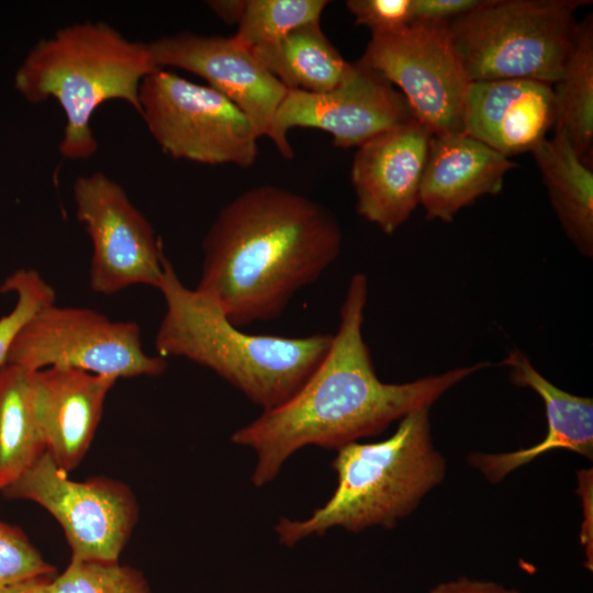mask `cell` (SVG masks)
<instances>
[{"label":"cell","instance_id":"obj_1","mask_svg":"<svg viewBox=\"0 0 593 593\" xmlns=\"http://www.w3.org/2000/svg\"><path fill=\"white\" fill-rule=\"evenodd\" d=\"M368 278L355 273L339 311L337 332L321 363L283 404L232 435V441L257 456L251 481L271 482L283 463L306 446L338 449L381 434L394 421L430 406L449 389L490 366L477 362L405 383H385L374 370L362 325Z\"/></svg>","mask_w":593,"mask_h":593},{"label":"cell","instance_id":"obj_2","mask_svg":"<svg viewBox=\"0 0 593 593\" xmlns=\"http://www.w3.org/2000/svg\"><path fill=\"white\" fill-rule=\"evenodd\" d=\"M342 244L340 225L324 205L281 187H253L205 233L194 289L237 327L272 321L335 261Z\"/></svg>","mask_w":593,"mask_h":593},{"label":"cell","instance_id":"obj_3","mask_svg":"<svg viewBox=\"0 0 593 593\" xmlns=\"http://www.w3.org/2000/svg\"><path fill=\"white\" fill-rule=\"evenodd\" d=\"M157 289L166 304L155 336L157 355L212 370L262 411L294 395L332 344L333 334L284 337L242 331L212 300L188 288L167 258Z\"/></svg>","mask_w":593,"mask_h":593},{"label":"cell","instance_id":"obj_4","mask_svg":"<svg viewBox=\"0 0 593 593\" xmlns=\"http://www.w3.org/2000/svg\"><path fill=\"white\" fill-rule=\"evenodd\" d=\"M158 69L148 43L132 41L102 21L66 25L38 40L13 77L16 92L31 104L56 100L66 123L58 145L70 160L97 153L91 127L96 110L122 100L139 113V87Z\"/></svg>","mask_w":593,"mask_h":593},{"label":"cell","instance_id":"obj_5","mask_svg":"<svg viewBox=\"0 0 593 593\" xmlns=\"http://www.w3.org/2000/svg\"><path fill=\"white\" fill-rule=\"evenodd\" d=\"M429 410L401 418L384 440L338 448L332 463L334 493L305 519L281 518L275 527L279 541L293 546L335 527L354 533L390 528L414 512L446 475V460L433 443Z\"/></svg>","mask_w":593,"mask_h":593},{"label":"cell","instance_id":"obj_6","mask_svg":"<svg viewBox=\"0 0 593 593\" xmlns=\"http://www.w3.org/2000/svg\"><path fill=\"white\" fill-rule=\"evenodd\" d=\"M589 0H482L449 23L470 81L532 79L551 86L573 49L574 12Z\"/></svg>","mask_w":593,"mask_h":593},{"label":"cell","instance_id":"obj_7","mask_svg":"<svg viewBox=\"0 0 593 593\" xmlns=\"http://www.w3.org/2000/svg\"><path fill=\"white\" fill-rule=\"evenodd\" d=\"M138 99L149 134L170 157L240 168L255 164L259 136L253 124L211 87L158 68L142 81Z\"/></svg>","mask_w":593,"mask_h":593},{"label":"cell","instance_id":"obj_8","mask_svg":"<svg viewBox=\"0 0 593 593\" xmlns=\"http://www.w3.org/2000/svg\"><path fill=\"white\" fill-rule=\"evenodd\" d=\"M5 363L33 371L72 368L116 380L157 377L167 368L166 358L144 351L137 323L55 303L38 310L22 326Z\"/></svg>","mask_w":593,"mask_h":593},{"label":"cell","instance_id":"obj_9","mask_svg":"<svg viewBox=\"0 0 593 593\" xmlns=\"http://www.w3.org/2000/svg\"><path fill=\"white\" fill-rule=\"evenodd\" d=\"M2 494L32 501L53 515L70 547V560L119 561L138 516L126 484L105 477L71 480L46 451Z\"/></svg>","mask_w":593,"mask_h":593},{"label":"cell","instance_id":"obj_10","mask_svg":"<svg viewBox=\"0 0 593 593\" xmlns=\"http://www.w3.org/2000/svg\"><path fill=\"white\" fill-rule=\"evenodd\" d=\"M401 89L413 116L433 136L463 133L470 80L452 43L449 24L413 22L385 36H371L358 60Z\"/></svg>","mask_w":593,"mask_h":593},{"label":"cell","instance_id":"obj_11","mask_svg":"<svg viewBox=\"0 0 593 593\" xmlns=\"http://www.w3.org/2000/svg\"><path fill=\"white\" fill-rule=\"evenodd\" d=\"M77 220L88 233L92 291L111 295L134 284L158 288L166 257L160 239L123 187L103 171L72 183Z\"/></svg>","mask_w":593,"mask_h":593},{"label":"cell","instance_id":"obj_12","mask_svg":"<svg viewBox=\"0 0 593 593\" xmlns=\"http://www.w3.org/2000/svg\"><path fill=\"white\" fill-rule=\"evenodd\" d=\"M413 118L403 94L381 74L357 61L328 91L288 90L266 136L290 159L293 149L287 135L291 128L325 131L334 146L350 148Z\"/></svg>","mask_w":593,"mask_h":593},{"label":"cell","instance_id":"obj_13","mask_svg":"<svg viewBox=\"0 0 593 593\" xmlns=\"http://www.w3.org/2000/svg\"><path fill=\"white\" fill-rule=\"evenodd\" d=\"M158 68H180L203 78L266 136L288 89L270 74L254 51L233 36L182 31L148 43Z\"/></svg>","mask_w":593,"mask_h":593},{"label":"cell","instance_id":"obj_14","mask_svg":"<svg viewBox=\"0 0 593 593\" xmlns=\"http://www.w3.org/2000/svg\"><path fill=\"white\" fill-rule=\"evenodd\" d=\"M432 137L413 118L358 147L350 170L356 210L384 234L394 233L419 204Z\"/></svg>","mask_w":593,"mask_h":593},{"label":"cell","instance_id":"obj_15","mask_svg":"<svg viewBox=\"0 0 593 593\" xmlns=\"http://www.w3.org/2000/svg\"><path fill=\"white\" fill-rule=\"evenodd\" d=\"M552 86L532 79L471 81L463 133L510 158L533 152L553 130Z\"/></svg>","mask_w":593,"mask_h":593},{"label":"cell","instance_id":"obj_16","mask_svg":"<svg viewBox=\"0 0 593 593\" xmlns=\"http://www.w3.org/2000/svg\"><path fill=\"white\" fill-rule=\"evenodd\" d=\"M115 382V378L72 368L36 371V414L46 452L66 472L87 454Z\"/></svg>","mask_w":593,"mask_h":593},{"label":"cell","instance_id":"obj_17","mask_svg":"<svg viewBox=\"0 0 593 593\" xmlns=\"http://www.w3.org/2000/svg\"><path fill=\"white\" fill-rule=\"evenodd\" d=\"M513 383L534 390L542 399L547 417V434L536 445L503 454L477 452L469 456L491 483L503 480L515 469L551 450L566 449L592 459L593 401L568 393L541 376L519 349H512L502 361Z\"/></svg>","mask_w":593,"mask_h":593},{"label":"cell","instance_id":"obj_18","mask_svg":"<svg viewBox=\"0 0 593 593\" xmlns=\"http://www.w3.org/2000/svg\"><path fill=\"white\" fill-rule=\"evenodd\" d=\"M514 167L510 158L466 133L433 136L419 204L428 220L451 222L480 197L500 193Z\"/></svg>","mask_w":593,"mask_h":593},{"label":"cell","instance_id":"obj_19","mask_svg":"<svg viewBox=\"0 0 593 593\" xmlns=\"http://www.w3.org/2000/svg\"><path fill=\"white\" fill-rule=\"evenodd\" d=\"M549 201L570 242L586 258L593 256V170L563 134L553 133L532 152Z\"/></svg>","mask_w":593,"mask_h":593},{"label":"cell","instance_id":"obj_20","mask_svg":"<svg viewBox=\"0 0 593 593\" xmlns=\"http://www.w3.org/2000/svg\"><path fill=\"white\" fill-rule=\"evenodd\" d=\"M36 371L0 368V491L20 479L46 451L36 414Z\"/></svg>","mask_w":593,"mask_h":593},{"label":"cell","instance_id":"obj_21","mask_svg":"<svg viewBox=\"0 0 593 593\" xmlns=\"http://www.w3.org/2000/svg\"><path fill=\"white\" fill-rule=\"evenodd\" d=\"M254 52L288 90L328 91L342 81L351 66L329 42L320 22L299 26L276 43Z\"/></svg>","mask_w":593,"mask_h":593},{"label":"cell","instance_id":"obj_22","mask_svg":"<svg viewBox=\"0 0 593 593\" xmlns=\"http://www.w3.org/2000/svg\"><path fill=\"white\" fill-rule=\"evenodd\" d=\"M556 120L553 133H561L580 159L593 163V19L578 24L573 49L559 79L552 85Z\"/></svg>","mask_w":593,"mask_h":593},{"label":"cell","instance_id":"obj_23","mask_svg":"<svg viewBox=\"0 0 593 593\" xmlns=\"http://www.w3.org/2000/svg\"><path fill=\"white\" fill-rule=\"evenodd\" d=\"M326 0H247L233 36L254 51L276 43L294 29L320 22Z\"/></svg>","mask_w":593,"mask_h":593},{"label":"cell","instance_id":"obj_24","mask_svg":"<svg viewBox=\"0 0 593 593\" xmlns=\"http://www.w3.org/2000/svg\"><path fill=\"white\" fill-rule=\"evenodd\" d=\"M51 593H153L138 570L119 561L70 560L49 582Z\"/></svg>","mask_w":593,"mask_h":593},{"label":"cell","instance_id":"obj_25","mask_svg":"<svg viewBox=\"0 0 593 593\" xmlns=\"http://www.w3.org/2000/svg\"><path fill=\"white\" fill-rule=\"evenodd\" d=\"M0 292L16 295L14 307L0 317V368L5 365L10 347L22 326L41 309L54 304L56 293L34 269H19L0 286Z\"/></svg>","mask_w":593,"mask_h":593},{"label":"cell","instance_id":"obj_26","mask_svg":"<svg viewBox=\"0 0 593 593\" xmlns=\"http://www.w3.org/2000/svg\"><path fill=\"white\" fill-rule=\"evenodd\" d=\"M55 571L20 527L0 521V585Z\"/></svg>","mask_w":593,"mask_h":593},{"label":"cell","instance_id":"obj_27","mask_svg":"<svg viewBox=\"0 0 593 593\" xmlns=\"http://www.w3.org/2000/svg\"><path fill=\"white\" fill-rule=\"evenodd\" d=\"M346 8L371 36L391 35L412 23V0H348Z\"/></svg>","mask_w":593,"mask_h":593},{"label":"cell","instance_id":"obj_28","mask_svg":"<svg viewBox=\"0 0 593 593\" xmlns=\"http://www.w3.org/2000/svg\"><path fill=\"white\" fill-rule=\"evenodd\" d=\"M482 0H412V23H446L467 14Z\"/></svg>","mask_w":593,"mask_h":593},{"label":"cell","instance_id":"obj_29","mask_svg":"<svg viewBox=\"0 0 593 593\" xmlns=\"http://www.w3.org/2000/svg\"><path fill=\"white\" fill-rule=\"evenodd\" d=\"M430 593H519L493 582L472 581L467 578L441 583Z\"/></svg>","mask_w":593,"mask_h":593},{"label":"cell","instance_id":"obj_30","mask_svg":"<svg viewBox=\"0 0 593 593\" xmlns=\"http://www.w3.org/2000/svg\"><path fill=\"white\" fill-rule=\"evenodd\" d=\"M206 5L226 24H238L247 0H210Z\"/></svg>","mask_w":593,"mask_h":593},{"label":"cell","instance_id":"obj_31","mask_svg":"<svg viewBox=\"0 0 593 593\" xmlns=\"http://www.w3.org/2000/svg\"><path fill=\"white\" fill-rule=\"evenodd\" d=\"M47 575L25 579L12 584L0 585V593H51Z\"/></svg>","mask_w":593,"mask_h":593}]
</instances>
